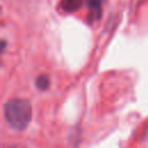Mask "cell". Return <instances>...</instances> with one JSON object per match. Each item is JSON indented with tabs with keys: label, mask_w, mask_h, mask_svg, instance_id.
Listing matches in <instances>:
<instances>
[{
	"label": "cell",
	"mask_w": 148,
	"mask_h": 148,
	"mask_svg": "<svg viewBox=\"0 0 148 148\" xmlns=\"http://www.w3.org/2000/svg\"><path fill=\"white\" fill-rule=\"evenodd\" d=\"M83 0H61L60 8L66 13L76 12L81 8Z\"/></svg>",
	"instance_id": "3"
},
{
	"label": "cell",
	"mask_w": 148,
	"mask_h": 148,
	"mask_svg": "<svg viewBox=\"0 0 148 148\" xmlns=\"http://www.w3.org/2000/svg\"><path fill=\"white\" fill-rule=\"evenodd\" d=\"M31 113V104L25 98H12L3 105L5 118L15 130L25 128L30 123Z\"/></svg>",
	"instance_id": "1"
},
{
	"label": "cell",
	"mask_w": 148,
	"mask_h": 148,
	"mask_svg": "<svg viewBox=\"0 0 148 148\" xmlns=\"http://www.w3.org/2000/svg\"><path fill=\"white\" fill-rule=\"evenodd\" d=\"M88 5V18L90 23L98 21L102 15V0H87Z\"/></svg>",
	"instance_id": "2"
},
{
	"label": "cell",
	"mask_w": 148,
	"mask_h": 148,
	"mask_svg": "<svg viewBox=\"0 0 148 148\" xmlns=\"http://www.w3.org/2000/svg\"><path fill=\"white\" fill-rule=\"evenodd\" d=\"M35 84L39 90H45L50 86V77L47 75H44V74L38 75L35 80Z\"/></svg>",
	"instance_id": "4"
}]
</instances>
